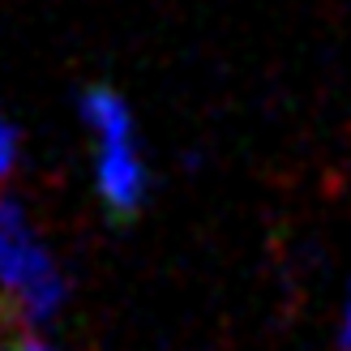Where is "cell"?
<instances>
[{
    "label": "cell",
    "mask_w": 351,
    "mask_h": 351,
    "mask_svg": "<svg viewBox=\"0 0 351 351\" xmlns=\"http://www.w3.org/2000/svg\"><path fill=\"white\" fill-rule=\"evenodd\" d=\"M82 120L95 137V184H99L103 206L116 219H133L146 206L150 176H146V159H142V142H137L129 103L112 86H86Z\"/></svg>",
    "instance_id": "6da1fadb"
},
{
    "label": "cell",
    "mask_w": 351,
    "mask_h": 351,
    "mask_svg": "<svg viewBox=\"0 0 351 351\" xmlns=\"http://www.w3.org/2000/svg\"><path fill=\"white\" fill-rule=\"evenodd\" d=\"M0 304L30 326L64 304V274L13 197H0Z\"/></svg>",
    "instance_id": "7a4b0ae2"
},
{
    "label": "cell",
    "mask_w": 351,
    "mask_h": 351,
    "mask_svg": "<svg viewBox=\"0 0 351 351\" xmlns=\"http://www.w3.org/2000/svg\"><path fill=\"white\" fill-rule=\"evenodd\" d=\"M13 159H17V129L0 120V180H5V176H9Z\"/></svg>",
    "instance_id": "3957f363"
},
{
    "label": "cell",
    "mask_w": 351,
    "mask_h": 351,
    "mask_svg": "<svg viewBox=\"0 0 351 351\" xmlns=\"http://www.w3.org/2000/svg\"><path fill=\"white\" fill-rule=\"evenodd\" d=\"M339 347L351 351V287H347V304H343V322H339Z\"/></svg>",
    "instance_id": "277c9868"
},
{
    "label": "cell",
    "mask_w": 351,
    "mask_h": 351,
    "mask_svg": "<svg viewBox=\"0 0 351 351\" xmlns=\"http://www.w3.org/2000/svg\"><path fill=\"white\" fill-rule=\"evenodd\" d=\"M17 351H51V347H47V343H39V339H26V343L17 347Z\"/></svg>",
    "instance_id": "5b68a950"
}]
</instances>
